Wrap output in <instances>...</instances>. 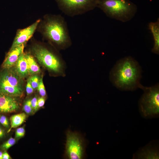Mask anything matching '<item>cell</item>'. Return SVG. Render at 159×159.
<instances>
[{
  "label": "cell",
  "mask_w": 159,
  "mask_h": 159,
  "mask_svg": "<svg viewBox=\"0 0 159 159\" xmlns=\"http://www.w3.org/2000/svg\"><path fill=\"white\" fill-rule=\"evenodd\" d=\"M25 130L23 127L18 128L15 132V137L16 138H19L23 137L24 135Z\"/></svg>",
  "instance_id": "21"
},
{
  "label": "cell",
  "mask_w": 159,
  "mask_h": 159,
  "mask_svg": "<svg viewBox=\"0 0 159 159\" xmlns=\"http://www.w3.org/2000/svg\"><path fill=\"white\" fill-rule=\"evenodd\" d=\"M141 68L137 61L131 57L117 61L112 70L111 79L113 84L122 90H134L140 84Z\"/></svg>",
  "instance_id": "1"
},
{
  "label": "cell",
  "mask_w": 159,
  "mask_h": 159,
  "mask_svg": "<svg viewBox=\"0 0 159 159\" xmlns=\"http://www.w3.org/2000/svg\"><path fill=\"white\" fill-rule=\"evenodd\" d=\"M139 88L144 93L139 102V111L146 119L157 118L159 116V86L158 84L151 87H145L140 84Z\"/></svg>",
  "instance_id": "4"
},
{
  "label": "cell",
  "mask_w": 159,
  "mask_h": 159,
  "mask_svg": "<svg viewBox=\"0 0 159 159\" xmlns=\"http://www.w3.org/2000/svg\"><path fill=\"white\" fill-rule=\"evenodd\" d=\"M5 135V131L0 126V139L3 138Z\"/></svg>",
  "instance_id": "27"
},
{
  "label": "cell",
  "mask_w": 159,
  "mask_h": 159,
  "mask_svg": "<svg viewBox=\"0 0 159 159\" xmlns=\"http://www.w3.org/2000/svg\"><path fill=\"white\" fill-rule=\"evenodd\" d=\"M0 74V94L20 97L23 93L22 82L15 70L9 69Z\"/></svg>",
  "instance_id": "5"
},
{
  "label": "cell",
  "mask_w": 159,
  "mask_h": 159,
  "mask_svg": "<svg viewBox=\"0 0 159 159\" xmlns=\"http://www.w3.org/2000/svg\"><path fill=\"white\" fill-rule=\"evenodd\" d=\"M158 142L153 140L140 148L133 155L134 159H159V150Z\"/></svg>",
  "instance_id": "9"
},
{
  "label": "cell",
  "mask_w": 159,
  "mask_h": 159,
  "mask_svg": "<svg viewBox=\"0 0 159 159\" xmlns=\"http://www.w3.org/2000/svg\"><path fill=\"white\" fill-rule=\"evenodd\" d=\"M97 7L108 17L122 22L131 20L137 12V6L129 0H98Z\"/></svg>",
  "instance_id": "3"
},
{
  "label": "cell",
  "mask_w": 159,
  "mask_h": 159,
  "mask_svg": "<svg viewBox=\"0 0 159 159\" xmlns=\"http://www.w3.org/2000/svg\"><path fill=\"white\" fill-rule=\"evenodd\" d=\"M45 100L44 97H39L37 99V103L39 108L42 107L44 105Z\"/></svg>",
  "instance_id": "25"
},
{
  "label": "cell",
  "mask_w": 159,
  "mask_h": 159,
  "mask_svg": "<svg viewBox=\"0 0 159 159\" xmlns=\"http://www.w3.org/2000/svg\"><path fill=\"white\" fill-rule=\"evenodd\" d=\"M31 84L34 90L37 89L39 80L38 76L36 75H34L30 77Z\"/></svg>",
  "instance_id": "19"
},
{
  "label": "cell",
  "mask_w": 159,
  "mask_h": 159,
  "mask_svg": "<svg viewBox=\"0 0 159 159\" xmlns=\"http://www.w3.org/2000/svg\"><path fill=\"white\" fill-rule=\"evenodd\" d=\"M148 28L150 30L154 40L153 47L152 51L155 54L159 53V19L155 22H150L148 24Z\"/></svg>",
  "instance_id": "14"
},
{
  "label": "cell",
  "mask_w": 159,
  "mask_h": 159,
  "mask_svg": "<svg viewBox=\"0 0 159 159\" xmlns=\"http://www.w3.org/2000/svg\"><path fill=\"white\" fill-rule=\"evenodd\" d=\"M37 97L35 96L31 100V104L34 112H37L39 109L37 103Z\"/></svg>",
  "instance_id": "23"
},
{
  "label": "cell",
  "mask_w": 159,
  "mask_h": 159,
  "mask_svg": "<svg viewBox=\"0 0 159 159\" xmlns=\"http://www.w3.org/2000/svg\"><path fill=\"white\" fill-rule=\"evenodd\" d=\"M34 89L31 84L30 77H29L27 81L26 86V91L27 95L31 94L33 92Z\"/></svg>",
  "instance_id": "24"
},
{
  "label": "cell",
  "mask_w": 159,
  "mask_h": 159,
  "mask_svg": "<svg viewBox=\"0 0 159 159\" xmlns=\"http://www.w3.org/2000/svg\"><path fill=\"white\" fill-rule=\"evenodd\" d=\"M19 107V103L14 97L0 94V112H12Z\"/></svg>",
  "instance_id": "11"
},
{
  "label": "cell",
  "mask_w": 159,
  "mask_h": 159,
  "mask_svg": "<svg viewBox=\"0 0 159 159\" xmlns=\"http://www.w3.org/2000/svg\"><path fill=\"white\" fill-rule=\"evenodd\" d=\"M15 70L21 78L26 77L29 74L28 64L25 54L23 53L18 59L16 64Z\"/></svg>",
  "instance_id": "13"
},
{
  "label": "cell",
  "mask_w": 159,
  "mask_h": 159,
  "mask_svg": "<svg viewBox=\"0 0 159 159\" xmlns=\"http://www.w3.org/2000/svg\"><path fill=\"white\" fill-rule=\"evenodd\" d=\"M24 44L10 49L2 64L5 69H9L15 64L20 56L23 53Z\"/></svg>",
  "instance_id": "12"
},
{
  "label": "cell",
  "mask_w": 159,
  "mask_h": 159,
  "mask_svg": "<svg viewBox=\"0 0 159 159\" xmlns=\"http://www.w3.org/2000/svg\"><path fill=\"white\" fill-rule=\"evenodd\" d=\"M60 9L71 17L81 15L97 7L98 0H55Z\"/></svg>",
  "instance_id": "6"
},
{
  "label": "cell",
  "mask_w": 159,
  "mask_h": 159,
  "mask_svg": "<svg viewBox=\"0 0 159 159\" xmlns=\"http://www.w3.org/2000/svg\"><path fill=\"white\" fill-rule=\"evenodd\" d=\"M11 158L7 152L5 150L3 153L2 159H10Z\"/></svg>",
  "instance_id": "26"
},
{
  "label": "cell",
  "mask_w": 159,
  "mask_h": 159,
  "mask_svg": "<svg viewBox=\"0 0 159 159\" xmlns=\"http://www.w3.org/2000/svg\"><path fill=\"white\" fill-rule=\"evenodd\" d=\"M27 115L25 113H21L12 115L10 118L11 126L7 132L12 128L16 127L22 124L25 120Z\"/></svg>",
  "instance_id": "15"
},
{
  "label": "cell",
  "mask_w": 159,
  "mask_h": 159,
  "mask_svg": "<svg viewBox=\"0 0 159 159\" xmlns=\"http://www.w3.org/2000/svg\"><path fill=\"white\" fill-rule=\"evenodd\" d=\"M15 143V139L11 137L1 145L0 146L1 149L4 151L6 150L14 145Z\"/></svg>",
  "instance_id": "17"
},
{
  "label": "cell",
  "mask_w": 159,
  "mask_h": 159,
  "mask_svg": "<svg viewBox=\"0 0 159 159\" xmlns=\"http://www.w3.org/2000/svg\"><path fill=\"white\" fill-rule=\"evenodd\" d=\"M0 123L5 127H9V123L7 117L4 115H0Z\"/></svg>",
  "instance_id": "22"
},
{
  "label": "cell",
  "mask_w": 159,
  "mask_h": 159,
  "mask_svg": "<svg viewBox=\"0 0 159 159\" xmlns=\"http://www.w3.org/2000/svg\"><path fill=\"white\" fill-rule=\"evenodd\" d=\"M40 21L39 19L29 26L19 30L10 49L25 44L29 40L33 35Z\"/></svg>",
  "instance_id": "10"
},
{
  "label": "cell",
  "mask_w": 159,
  "mask_h": 159,
  "mask_svg": "<svg viewBox=\"0 0 159 159\" xmlns=\"http://www.w3.org/2000/svg\"><path fill=\"white\" fill-rule=\"evenodd\" d=\"M65 154L70 159H81L83 156L84 148L81 137L77 133L68 131L66 134Z\"/></svg>",
  "instance_id": "8"
},
{
  "label": "cell",
  "mask_w": 159,
  "mask_h": 159,
  "mask_svg": "<svg viewBox=\"0 0 159 159\" xmlns=\"http://www.w3.org/2000/svg\"><path fill=\"white\" fill-rule=\"evenodd\" d=\"M25 56L28 64L29 73L33 74L40 73V68L33 57L29 54H25Z\"/></svg>",
  "instance_id": "16"
},
{
  "label": "cell",
  "mask_w": 159,
  "mask_h": 159,
  "mask_svg": "<svg viewBox=\"0 0 159 159\" xmlns=\"http://www.w3.org/2000/svg\"><path fill=\"white\" fill-rule=\"evenodd\" d=\"M44 37L61 48L71 43L67 22L61 15H47L44 17L42 26Z\"/></svg>",
  "instance_id": "2"
},
{
  "label": "cell",
  "mask_w": 159,
  "mask_h": 159,
  "mask_svg": "<svg viewBox=\"0 0 159 159\" xmlns=\"http://www.w3.org/2000/svg\"><path fill=\"white\" fill-rule=\"evenodd\" d=\"M3 153L0 151V159H2Z\"/></svg>",
  "instance_id": "28"
},
{
  "label": "cell",
  "mask_w": 159,
  "mask_h": 159,
  "mask_svg": "<svg viewBox=\"0 0 159 159\" xmlns=\"http://www.w3.org/2000/svg\"><path fill=\"white\" fill-rule=\"evenodd\" d=\"M39 94L42 97H45L46 94L45 87L43 83L42 77L39 80V83L37 88Z\"/></svg>",
  "instance_id": "20"
},
{
  "label": "cell",
  "mask_w": 159,
  "mask_h": 159,
  "mask_svg": "<svg viewBox=\"0 0 159 159\" xmlns=\"http://www.w3.org/2000/svg\"><path fill=\"white\" fill-rule=\"evenodd\" d=\"M23 110L28 114H32L34 112L31 105V100H28L25 102L23 105Z\"/></svg>",
  "instance_id": "18"
},
{
  "label": "cell",
  "mask_w": 159,
  "mask_h": 159,
  "mask_svg": "<svg viewBox=\"0 0 159 159\" xmlns=\"http://www.w3.org/2000/svg\"><path fill=\"white\" fill-rule=\"evenodd\" d=\"M32 50L38 61L46 67L55 72L60 71L62 65L59 58L48 49L37 45L33 47Z\"/></svg>",
  "instance_id": "7"
}]
</instances>
